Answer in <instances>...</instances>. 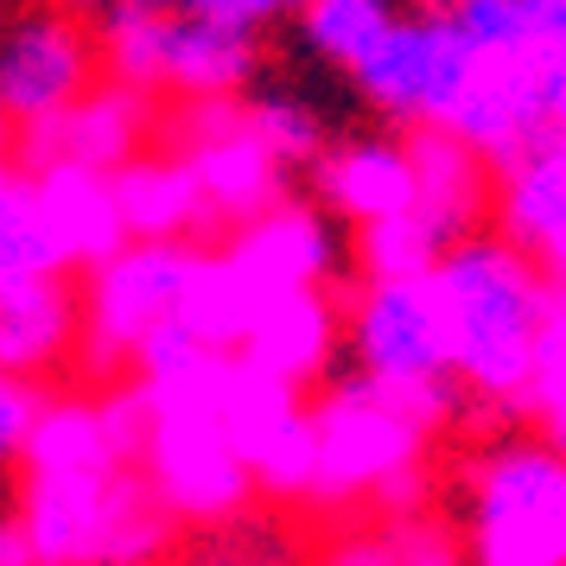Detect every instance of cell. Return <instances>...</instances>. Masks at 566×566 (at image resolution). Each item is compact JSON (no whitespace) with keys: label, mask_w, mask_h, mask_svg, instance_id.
<instances>
[{"label":"cell","mask_w":566,"mask_h":566,"mask_svg":"<svg viewBox=\"0 0 566 566\" xmlns=\"http://www.w3.org/2000/svg\"><path fill=\"white\" fill-rule=\"evenodd\" d=\"M147 408L134 382L103 395H45L20 452L13 522L32 566H159L179 547V515L140 471Z\"/></svg>","instance_id":"obj_1"},{"label":"cell","mask_w":566,"mask_h":566,"mask_svg":"<svg viewBox=\"0 0 566 566\" xmlns=\"http://www.w3.org/2000/svg\"><path fill=\"white\" fill-rule=\"evenodd\" d=\"M459 401V382H376L344 376L312 401L318 471H312V510L325 515H401L427 510V446Z\"/></svg>","instance_id":"obj_2"},{"label":"cell","mask_w":566,"mask_h":566,"mask_svg":"<svg viewBox=\"0 0 566 566\" xmlns=\"http://www.w3.org/2000/svg\"><path fill=\"white\" fill-rule=\"evenodd\" d=\"M433 293L446 312L452 382L478 401L522 408L541 344L560 318L554 274L510 235H459L433 268Z\"/></svg>","instance_id":"obj_3"},{"label":"cell","mask_w":566,"mask_h":566,"mask_svg":"<svg viewBox=\"0 0 566 566\" xmlns=\"http://www.w3.org/2000/svg\"><path fill=\"white\" fill-rule=\"evenodd\" d=\"M464 566H566V452L503 439L464 478Z\"/></svg>","instance_id":"obj_4"},{"label":"cell","mask_w":566,"mask_h":566,"mask_svg":"<svg viewBox=\"0 0 566 566\" xmlns=\"http://www.w3.org/2000/svg\"><path fill=\"white\" fill-rule=\"evenodd\" d=\"M198 242H128L108 261L90 268V286L77 300V363L96 382H128L134 350L159 332L166 318H179L185 281H191Z\"/></svg>","instance_id":"obj_5"},{"label":"cell","mask_w":566,"mask_h":566,"mask_svg":"<svg viewBox=\"0 0 566 566\" xmlns=\"http://www.w3.org/2000/svg\"><path fill=\"white\" fill-rule=\"evenodd\" d=\"M223 427L249 464V484L261 503H306L318 471V433H312L306 388L268 376L255 363L230 357L223 376Z\"/></svg>","instance_id":"obj_6"},{"label":"cell","mask_w":566,"mask_h":566,"mask_svg":"<svg viewBox=\"0 0 566 566\" xmlns=\"http://www.w3.org/2000/svg\"><path fill=\"white\" fill-rule=\"evenodd\" d=\"M471 71H478V52L459 39L452 13L433 7V13H413V20L395 13V27L376 39V52L363 57L350 77L388 122L439 128L452 115V103L464 96Z\"/></svg>","instance_id":"obj_7"},{"label":"cell","mask_w":566,"mask_h":566,"mask_svg":"<svg viewBox=\"0 0 566 566\" xmlns=\"http://www.w3.org/2000/svg\"><path fill=\"white\" fill-rule=\"evenodd\" d=\"M96 83H103V45L83 27V13L32 7L0 27V108L20 128L71 108Z\"/></svg>","instance_id":"obj_8"},{"label":"cell","mask_w":566,"mask_h":566,"mask_svg":"<svg viewBox=\"0 0 566 566\" xmlns=\"http://www.w3.org/2000/svg\"><path fill=\"white\" fill-rule=\"evenodd\" d=\"M350 357L363 376L395 388L413 382H452V344H446V312H439L433 274L413 281H363L344 318Z\"/></svg>","instance_id":"obj_9"},{"label":"cell","mask_w":566,"mask_h":566,"mask_svg":"<svg viewBox=\"0 0 566 566\" xmlns=\"http://www.w3.org/2000/svg\"><path fill=\"white\" fill-rule=\"evenodd\" d=\"M154 96L147 90H128V83H96L83 90L71 108H57L45 122L20 128V154H27V172H45V166H83V172H115L128 166L134 154H147L154 140Z\"/></svg>","instance_id":"obj_10"},{"label":"cell","mask_w":566,"mask_h":566,"mask_svg":"<svg viewBox=\"0 0 566 566\" xmlns=\"http://www.w3.org/2000/svg\"><path fill=\"white\" fill-rule=\"evenodd\" d=\"M446 134H459L471 154H484L490 166H515L535 140L554 134V108L541 90V71L528 52L515 57H478V71L464 83V96L452 115L439 122Z\"/></svg>","instance_id":"obj_11"},{"label":"cell","mask_w":566,"mask_h":566,"mask_svg":"<svg viewBox=\"0 0 566 566\" xmlns=\"http://www.w3.org/2000/svg\"><path fill=\"white\" fill-rule=\"evenodd\" d=\"M223 255L261 286V293H293V286H325L337 274V230L312 205H268L223 242Z\"/></svg>","instance_id":"obj_12"},{"label":"cell","mask_w":566,"mask_h":566,"mask_svg":"<svg viewBox=\"0 0 566 566\" xmlns=\"http://www.w3.org/2000/svg\"><path fill=\"white\" fill-rule=\"evenodd\" d=\"M337 337H344V318H337L332 293L325 286H293V293H268L261 300L249 337L235 344V357L293 388H312L332 369Z\"/></svg>","instance_id":"obj_13"},{"label":"cell","mask_w":566,"mask_h":566,"mask_svg":"<svg viewBox=\"0 0 566 566\" xmlns=\"http://www.w3.org/2000/svg\"><path fill=\"white\" fill-rule=\"evenodd\" d=\"M77 293L64 274L0 281V369L7 376H52L77 357Z\"/></svg>","instance_id":"obj_14"},{"label":"cell","mask_w":566,"mask_h":566,"mask_svg":"<svg viewBox=\"0 0 566 566\" xmlns=\"http://www.w3.org/2000/svg\"><path fill=\"white\" fill-rule=\"evenodd\" d=\"M179 154H185V166H191L198 191H205L210 223H230V230H242L249 217H261L268 205H281V172H286V166L255 140V128H249V108H242V128L210 134V140L179 147Z\"/></svg>","instance_id":"obj_15"},{"label":"cell","mask_w":566,"mask_h":566,"mask_svg":"<svg viewBox=\"0 0 566 566\" xmlns=\"http://www.w3.org/2000/svg\"><path fill=\"white\" fill-rule=\"evenodd\" d=\"M503 235L547 274H566V134H547L503 166Z\"/></svg>","instance_id":"obj_16"},{"label":"cell","mask_w":566,"mask_h":566,"mask_svg":"<svg viewBox=\"0 0 566 566\" xmlns=\"http://www.w3.org/2000/svg\"><path fill=\"white\" fill-rule=\"evenodd\" d=\"M408 159H413V210L446 242L478 230V217L490 210V159L471 154L459 134L446 128H413Z\"/></svg>","instance_id":"obj_17"},{"label":"cell","mask_w":566,"mask_h":566,"mask_svg":"<svg viewBox=\"0 0 566 566\" xmlns=\"http://www.w3.org/2000/svg\"><path fill=\"white\" fill-rule=\"evenodd\" d=\"M115 185V205H122V223H128V242H191V235L210 223L205 191L191 179L185 154H134L128 166L108 172Z\"/></svg>","instance_id":"obj_18"},{"label":"cell","mask_w":566,"mask_h":566,"mask_svg":"<svg viewBox=\"0 0 566 566\" xmlns=\"http://www.w3.org/2000/svg\"><path fill=\"white\" fill-rule=\"evenodd\" d=\"M32 179H39V210H45V230H52L64 268H96L115 249H128V223H122V205H115L108 172L45 166Z\"/></svg>","instance_id":"obj_19"},{"label":"cell","mask_w":566,"mask_h":566,"mask_svg":"<svg viewBox=\"0 0 566 566\" xmlns=\"http://www.w3.org/2000/svg\"><path fill=\"white\" fill-rule=\"evenodd\" d=\"M249 77H255V32L205 20L179 0L172 20H166L159 90H172V96H235Z\"/></svg>","instance_id":"obj_20"},{"label":"cell","mask_w":566,"mask_h":566,"mask_svg":"<svg viewBox=\"0 0 566 566\" xmlns=\"http://www.w3.org/2000/svg\"><path fill=\"white\" fill-rule=\"evenodd\" d=\"M318 191L337 217L376 223L395 210H413V159L401 140H350L337 154H318Z\"/></svg>","instance_id":"obj_21"},{"label":"cell","mask_w":566,"mask_h":566,"mask_svg":"<svg viewBox=\"0 0 566 566\" xmlns=\"http://www.w3.org/2000/svg\"><path fill=\"white\" fill-rule=\"evenodd\" d=\"M261 293L242 268H235L223 249H198V261H191V281H185V306H179V325L185 332H198L210 344V350H230L249 337V325H255L261 312Z\"/></svg>","instance_id":"obj_22"},{"label":"cell","mask_w":566,"mask_h":566,"mask_svg":"<svg viewBox=\"0 0 566 566\" xmlns=\"http://www.w3.org/2000/svg\"><path fill=\"white\" fill-rule=\"evenodd\" d=\"M172 566H306V541L286 528L281 515L249 510L210 528H185L172 547Z\"/></svg>","instance_id":"obj_23"},{"label":"cell","mask_w":566,"mask_h":566,"mask_svg":"<svg viewBox=\"0 0 566 566\" xmlns=\"http://www.w3.org/2000/svg\"><path fill=\"white\" fill-rule=\"evenodd\" d=\"M39 274H71V268L45 230L39 179L20 159H0V281H39Z\"/></svg>","instance_id":"obj_24"},{"label":"cell","mask_w":566,"mask_h":566,"mask_svg":"<svg viewBox=\"0 0 566 566\" xmlns=\"http://www.w3.org/2000/svg\"><path fill=\"white\" fill-rule=\"evenodd\" d=\"M179 0H115L103 7V71L128 90H159V57H166V20H172Z\"/></svg>","instance_id":"obj_25"},{"label":"cell","mask_w":566,"mask_h":566,"mask_svg":"<svg viewBox=\"0 0 566 566\" xmlns=\"http://www.w3.org/2000/svg\"><path fill=\"white\" fill-rule=\"evenodd\" d=\"M446 249H452V242H446L420 210H395V217H376V223L357 230L363 281H413V274H433Z\"/></svg>","instance_id":"obj_26"},{"label":"cell","mask_w":566,"mask_h":566,"mask_svg":"<svg viewBox=\"0 0 566 566\" xmlns=\"http://www.w3.org/2000/svg\"><path fill=\"white\" fill-rule=\"evenodd\" d=\"M388 27H395V7L388 0H306L300 7V39L318 57L344 64V71H357Z\"/></svg>","instance_id":"obj_27"},{"label":"cell","mask_w":566,"mask_h":566,"mask_svg":"<svg viewBox=\"0 0 566 566\" xmlns=\"http://www.w3.org/2000/svg\"><path fill=\"white\" fill-rule=\"evenodd\" d=\"M446 13L478 57H515L535 39V0H459Z\"/></svg>","instance_id":"obj_28"},{"label":"cell","mask_w":566,"mask_h":566,"mask_svg":"<svg viewBox=\"0 0 566 566\" xmlns=\"http://www.w3.org/2000/svg\"><path fill=\"white\" fill-rule=\"evenodd\" d=\"M249 128H255V140L281 159V166H306V159L325 154V122H318L306 103H293V96H261V103L249 108Z\"/></svg>","instance_id":"obj_29"},{"label":"cell","mask_w":566,"mask_h":566,"mask_svg":"<svg viewBox=\"0 0 566 566\" xmlns=\"http://www.w3.org/2000/svg\"><path fill=\"white\" fill-rule=\"evenodd\" d=\"M522 413L541 427L547 446L566 452V312L554 318V332H547V344H541L535 376H528V388H522Z\"/></svg>","instance_id":"obj_30"},{"label":"cell","mask_w":566,"mask_h":566,"mask_svg":"<svg viewBox=\"0 0 566 566\" xmlns=\"http://www.w3.org/2000/svg\"><path fill=\"white\" fill-rule=\"evenodd\" d=\"M376 528L388 535L401 566H464V535L452 522H439L433 510H401V515H376Z\"/></svg>","instance_id":"obj_31"},{"label":"cell","mask_w":566,"mask_h":566,"mask_svg":"<svg viewBox=\"0 0 566 566\" xmlns=\"http://www.w3.org/2000/svg\"><path fill=\"white\" fill-rule=\"evenodd\" d=\"M306 566H401L395 560V547H388V535L376 528V522H337L332 535H318L306 547Z\"/></svg>","instance_id":"obj_32"},{"label":"cell","mask_w":566,"mask_h":566,"mask_svg":"<svg viewBox=\"0 0 566 566\" xmlns=\"http://www.w3.org/2000/svg\"><path fill=\"white\" fill-rule=\"evenodd\" d=\"M528 57H535V71H541L547 108H566V0H535V39H528Z\"/></svg>","instance_id":"obj_33"},{"label":"cell","mask_w":566,"mask_h":566,"mask_svg":"<svg viewBox=\"0 0 566 566\" xmlns=\"http://www.w3.org/2000/svg\"><path fill=\"white\" fill-rule=\"evenodd\" d=\"M39 408H45L39 382H27V376H7V369H0V471H7V464H20Z\"/></svg>","instance_id":"obj_34"},{"label":"cell","mask_w":566,"mask_h":566,"mask_svg":"<svg viewBox=\"0 0 566 566\" xmlns=\"http://www.w3.org/2000/svg\"><path fill=\"white\" fill-rule=\"evenodd\" d=\"M185 7H191V13H205V20H223V27L261 32L286 7V0H185Z\"/></svg>","instance_id":"obj_35"},{"label":"cell","mask_w":566,"mask_h":566,"mask_svg":"<svg viewBox=\"0 0 566 566\" xmlns=\"http://www.w3.org/2000/svg\"><path fill=\"white\" fill-rule=\"evenodd\" d=\"M0 566H32L27 535H20V522H13V510H0Z\"/></svg>","instance_id":"obj_36"},{"label":"cell","mask_w":566,"mask_h":566,"mask_svg":"<svg viewBox=\"0 0 566 566\" xmlns=\"http://www.w3.org/2000/svg\"><path fill=\"white\" fill-rule=\"evenodd\" d=\"M13 154H20V122L0 108V159H13Z\"/></svg>","instance_id":"obj_37"},{"label":"cell","mask_w":566,"mask_h":566,"mask_svg":"<svg viewBox=\"0 0 566 566\" xmlns=\"http://www.w3.org/2000/svg\"><path fill=\"white\" fill-rule=\"evenodd\" d=\"M52 7H64V13H103V7H115V0H52Z\"/></svg>","instance_id":"obj_38"},{"label":"cell","mask_w":566,"mask_h":566,"mask_svg":"<svg viewBox=\"0 0 566 566\" xmlns=\"http://www.w3.org/2000/svg\"><path fill=\"white\" fill-rule=\"evenodd\" d=\"M427 7H439V13H446V7H459V0H427Z\"/></svg>","instance_id":"obj_39"},{"label":"cell","mask_w":566,"mask_h":566,"mask_svg":"<svg viewBox=\"0 0 566 566\" xmlns=\"http://www.w3.org/2000/svg\"><path fill=\"white\" fill-rule=\"evenodd\" d=\"M7 7H13V0H0V20H7Z\"/></svg>","instance_id":"obj_40"},{"label":"cell","mask_w":566,"mask_h":566,"mask_svg":"<svg viewBox=\"0 0 566 566\" xmlns=\"http://www.w3.org/2000/svg\"><path fill=\"white\" fill-rule=\"evenodd\" d=\"M286 7H306V0H286Z\"/></svg>","instance_id":"obj_41"}]
</instances>
